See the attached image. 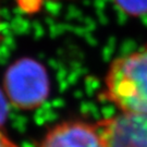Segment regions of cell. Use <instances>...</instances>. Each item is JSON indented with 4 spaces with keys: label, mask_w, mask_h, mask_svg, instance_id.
<instances>
[{
    "label": "cell",
    "mask_w": 147,
    "mask_h": 147,
    "mask_svg": "<svg viewBox=\"0 0 147 147\" xmlns=\"http://www.w3.org/2000/svg\"><path fill=\"white\" fill-rule=\"evenodd\" d=\"M8 111H9L8 101L5 99V96L3 94V92L0 88V129L5 123L7 117H8Z\"/></svg>",
    "instance_id": "obj_6"
},
{
    "label": "cell",
    "mask_w": 147,
    "mask_h": 147,
    "mask_svg": "<svg viewBox=\"0 0 147 147\" xmlns=\"http://www.w3.org/2000/svg\"><path fill=\"white\" fill-rule=\"evenodd\" d=\"M118 8L130 16L147 14V0H113Z\"/></svg>",
    "instance_id": "obj_5"
},
{
    "label": "cell",
    "mask_w": 147,
    "mask_h": 147,
    "mask_svg": "<svg viewBox=\"0 0 147 147\" xmlns=\"http://www.w3.org/2000/svg\"><path fill=\"white\" fill-rule=\"evenodd\" d=\"M106 147H147V113H122L96 124Z\"/></svg>",
    "instance_id": "obj_3"
},
{
    "label": "cell",
    "mask_w": 147,
    "mask_h": 147,
    "mask_svg": "<svg viewBox=\"0 0 147 147\" xmlns=\"http://www.w3.org/2000/svg\"><path fill=\"white\" fill-rule=\"evenodd\" d=\"M0 147H18L13 142H11L5 134L0 132Z\"/></svg>",
    "instance_id": "obj_7"
},
{
    "label": "cell",
    "mask_w": 147,
    "mask_h": 147,
    "mask_svg": "<svg viewBox=\"0 0 147 147\" xmlns=\"http://www.w3.org/2000/svg\"><path fill=\"white\" fill-rule=\"evenodd\" d=\"M104 97L124 113H147V46L116 59L106 75Z\"/></svg>",
    "instance_id": "obj_1"
},
{
    "label": "cell",
    "mask_w": 147,
    "mask_h": 147,
    "mask_svg": "<svg viewBox=\"0 0 147 147\" xmlns=\"http://www.w3.org/2000/svg\"><path fill=\"white\" fill-rule=\"evenodd\" d=\"M39 147H106L97 126L70 121L53 127Z\"/></svg>",
    "instance_id": "obj_4"
},
{
    "label": "cell",
    "mask_w": 147,
    "mask_h": 147,
    "mask_svg": "<svg viewBox=\"0 0 147 147\" xmlns=\"http://www.w3.org/2000/svg\"><path fill=\"white\" fill-rule=\"evenodd\" d=\"M49 76L35 59L22 58L12 63L5 75V89L13 105L24 110L35 109L49 95Z\"/></svg>",
    "instance_id": "obj_2"
}]
</instances>
